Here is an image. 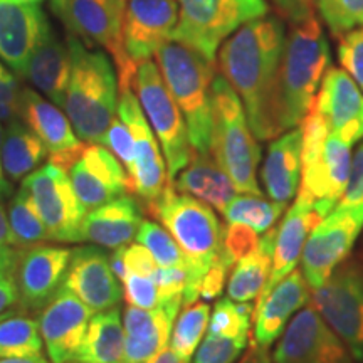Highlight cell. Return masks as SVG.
I'll list each match as a JSON object with an SVG mask.
<instances>
[{"instance_id":"cell-1","label":"cell","mask_w":363,"mask_h":363,"mask_svg":"<svg viewBox=\"0 0 363 363\" xmlns=\"http://www.w3.org/2000/svg\"><path fill=\"white\" fill-rule=\"evenodd\" d=\"M284 40L279 17L264 16L244 24L219 49L222 76L242 99L249 126L262 142L281 135L278 79Z\"/></svg>"},{"instance_id":"cell-2","label":"cell","mask_w":363,"mask_h":363,"mask_svg":"<svg viewBox=\"0 0 363 363\" xmlns=\"http://www.w3.org/2000/svg\"><path fill=\"white\" fill-rule=\"evenodd\" d=\"M163 224L187 257V284L182 306L199 299V286L222 246V225L214 208L169 184L155 202L145 207Z\"/></svg>"},{"instance_id":"cell-3","label":"cell","mask_w":363,"mask_h":363,"mask_svg":"<svg viewBox=\"0 0 363 363\" xmlns=\"http://www.w3.org/2000/svg\"><path fill=\"white\" fill-rule=\"evenodd\" d=\"M331 54L320 22L315 16L293 24L284 40L278 79L279 131L303 123L316 91L330 69Z\"/></svg>"},{"instance_id":"cell-4","label":"cell","mask_w":363,"mask_h":363,"mask_svg":"<svg viewBox=\"0 0 363 363\" xmlns=\"http://www.w3.org/2000/svg\"><path fill=\"white\" fill-rule=\"evenodd\" d=\"M71 78L65 110L84 143H101L118 110V76L104 52L89 51L76 35L67 38Z\"/></svg>"},{"instance_id":"cell-5","label":"cell","mask_w":363,"mask_h":363,"mask_svg":"<svg viewBox=\"0 0 363 363\" xmlns=\"http://www.w3.org/2000/svg\"><path fill=\"white\" fill-rule=\"evenodd\" d=\"M211 101L212 157L229 175L238 192L262 195L256 177L261 148L249 126L239 94L222 74L214 76L212 81Z\"/></svg>"},{"instance_id":"cell-6","label":"cell","mask_w":363,"mask_h":363,"mask_svg":"<svg viewBox=\"0 0 363 363\" xmlns=\"http://www.w3.org/2000/svg\"><path fill=\"white\" fill-rule=\"evenodd\" d=\"M301 131V185L298 199L306 201L325 219L338 206L347 189L352 145L330 131L313 106L303 120Z\"/></svg>"},{"instance_id":"cell-7","label":"cell","mask_w":363,"mask_h":363,"mask_svg":"<svg viewBox=\"0 0 363 363\" xmlns=\"http://www.w3.org/2000/svg\"><path fill=\"white\" fill-rule=\"evenodd\" d=\"M155 57L167 88L184 115L190 145L195 152L211 153L214 62L177 40H167Z\"/></svg>"},{"instance_id":"cell-8","label":"cell","mask_w":363,"mask_h":363,"mask_svg":"<svg viewBox=\"0 0 363 363\" xmlns=\"http://www.w3.org/2000/svg\"><path fill=\"white\" fill-rule=\"evenodd\" d=\"M179 21L170 40L216 62L219 48L247 22L267 16L266 0H177Z\"/></svg>"},{"instance_id":"cell-9","label":"cell","mask_w":363,"mask_h":363,"mask_svg":"<svg viewBox=\"0 0 363 363\" xmlns=\"http://www.w3.org/2000/svg\"><path fill=\"white\" fill-rule=\"evenodd\" d=\"M133 89H136L142 110L148 118L158 143L162 145L169 182L172 184L187 167L194 153L184 115L167 88L157 62L152 59L140 62L136 67Z\"/></svg>"},{"instance_id":"cell-10","label":"cell","mask_w":363,"mask_h":363,"mask_svg":"<svg viewBox=\"0 0 363 363\" xmlns=\"http://www.w3.org/2000/svg\"><path fill=\"white\" fill-rule=\"evenodd\" d=\"M51 11L86 48L106 49L118 69V89H133L136 66L128 57L121 34V19L110 0H52Z\"/></svg>"},{"instance_id":"cell-11","label":"cell","mask_w":363,"mask_h":363,"mask_svg":"<svg viewBox=\"0 0 363 363\" xmlns=\"http://www.w3.org/2000/svg\"><path fill=\"white\" fill-rule=\"evenodd\" d=\"M33 197L49 239L56 242H83V222L88 212L72 189L67 172L54 163H45L22 180Z\"/></svg>"},{"instance_id":"cell-12","label":"cell","mask_w":363,"mask_h":363,"mask_svg":"<svg viewBox=\"0 0 363 363\" xmlns=\"http://www.w3.org/2000/svg\"><path fill=\"white\" fill-rule=\"evenodd\" d=\"M363 230V202L337 206L313 227L301 254V272L313 289L320 288L355 246Z\"/></svg>"},{"instance_id":"cell-13","label":"cell","mask_w":363,"mask_h":363,"mask_svg":"<svg viewBox=\"0 0 363 363\" xmlns=\"http://www.w3.org/2000/svg\"><path fill=\"white\" fill-rule=\"evenodd\" d=\"M311 303L320 316L363 363V269L345 264L326 283L313 289Z\"/></svg>"},{"instance_id":"cell-14","label":"cell","mask_w":363,"mask_h":363,"mask_svg":"<svg viewBox=\"0 0 363 363\" xmlns=\"http://www.w3.org/2000/svg\"><path fill=\"white\" fill-rule=\"evenodd\" d=\"M116 113L128 126L133 138L135 165L128 174L131 192L138 195L147 207L155 202L170 184L165 157H162L157 136L145 118L142 104L133 89L120 91Z\"/></svg>"},{"instance_id":"cell-15","label":"cell","mask_w":363,"mask_h":363,"mask_svg":"<svg viewBox=\"0 0 363 363\" xmlns=\"http://www.w3.org/2000/svg\"><path fill=\"white\" fill-rule=\"evenodd\" d=\"M274 363H355L343 340L315 308L293 316L272 353Z\"/></svg>"},{"instance_id":"cell-16","label":"cell","mask_w":363,"mask_h":363,"mask_svg":"<svg viewBox=\"0 0 363 363\" xmlns=\"http://www.w3.org/2000/svg\"><path fill=\"white\" fill-rule=\"evenodd\" d=\"M177 21V0H128L121 19V34L131 61L138 66L155 56L158 49L172 39Z\"/></svg>"},{"instance_id":"cell-17","label":"cell","mask_w":363,"mask_h":363,"mask_svg":"<svg viewBox=\"0 0 363 363\" xmlns=\"http://www.w3.org/2000/svg\"><path fill=\"white\" fill-rule=\"evenodd\" d=\"M67 172L72 189L86 211L131 192L128 172L101 143H86L81 157Z\"/></svg>"},{"instance_id":"cell-18","label":"cell","mask_w":363,"mask_h":363,"mask_svg":"<svg viewBox=\"0 0 363 363\" xmlns=\"http://www.w3.org/2000/svg\"><path fill=\"white\" fill-rule=\"evenodd\" d=\"M71 249L35 244L19 252L13 278L21 294L22 308L39 311L65 284L71 261Z\"/></svg>"},{"instance_id":"cell-19","label":"cell","mask_w":363,"mask_h":363,"mask_svg":"<svg viewBox=\"0 0 363 363\" xmlns=\"http://www.w3.org/2000/svg\"><path fill=\"white\" fill-rule=\"evenodd\" d=\"M93 310L62 286L39 315V330L51 363L74 360Z\"/></svg>"},{"instance_id":"cell-20","label":"cell","mask_w":363,"mask_h":363,"mask_svg":"<svg viewBox=\"0 0 363 363\" xmlns=\"http://www.w3.org/2000/svg\"><path fill=\"white\" fill-rule=\"evenodd\" d=\"M21 118L39 136L48 152L49 162L66 172L83 153L86 143L76 135L69 118L61 108L26 88L21 94Z\"/></svg>"},{"instance_id":"cell-21","label":"cell","mask_w":363,"mask_h":363,"mask_svg":"<svg viewBox=\"0 0 363 363\" xmlns=\"http://www.w3.org/2000/svg\"><path fill=\"white\" fill-rule=\"evenodd\" d=\"M62 286L94 313L118 306L123 296L120 281L111 271L110 257L94 246L72 249Z\"/></svg>"},{"instance_id":"cell-22","label":"cell","mask_w":363,"mask_h":363,"mask_svg":"<svg viewBox=\"0 0 363 363\" xmlns=\"http://www.w3.org/2000/svg\"><path fill=\"white\" fill-rule=\"evenodd\" d=\"M51 29L39 4L0 0V59L19 76H26L30 56Z\"/></svg>"},{"instance_id":"cell-23","label":"cell","mask_w":363,"mask_h":363,"mask_svg":"<svg viewBox=\"0 0 363 363\" xmlns=\"http://www.w3.org/2000/svg\"><path fill=\"white\" fill-rule=\"evenodd\" d=\"M182 298L163 301L153 310L128 306L123 313L125 348L121 363H152L170 343Z\"/></svg>"},{"instance_id":"cell-24","label":"cell","mask_w":363,"mask_h":363,"mask_svg":"<svg viewBox=\"0 0 363 363\" xmlns=\"http://www.w3.org/2000/svg\"><path fill=\"white\" fill-rule=\"evenodd\" d=\"M311 106L343 142L353 145L363 138V94L343 69L330 67L326 71Z\"/></svg>"},{"instance_id":"cell-25","label":"cell","mask_w":363,"mask_h":363,"mask_svg":"<svg viewBox=\"0 0 363 363\" xmlns=\"http://www.w3.org/2000/svg\"><path fill=\"white\" fill-rule=\"evenodd\" d=\"M310 299L308 283L301 271L293 269L281 279L259 308L254 310V345L261 348H269L278 340L289 318L301 310Z\"/></svg>"},{"instance_id":"cell-26","label":"cell","mask_w":363,"mask_h":363,"mask_svg":"<svg viewBox=\"0 0 363 363\" xmlns=\"http://www.w3.org/2000/svg\"><path fill=\"white\" fill-rule=\"evenodd\" d=\"M321 217L318 212L310 206L306 201L296 197L294 206L289 208L288 214L284 216L283 222L278 227V234H276L274 254H272V267L269 279L259 294V299L256 301V308L261 306V303L267 298L271 289L284 279L286 276L291 272L299 261H301L303 249H305L306 238L313 230ZM254 308V310H256Z\"/></svg>"},{"instance_id":"cell-27","label":"cell","mask_w":363,"mask_h":363,"mask_svg":"<svg viewBox=\"0 0 363 363\" xmlns=\"http://www.w3.org/2000/svg\"><path fill=\"white\" fill-rule=\"evenodd\" d=\"M301 126L288 130L269 145L261 180L271 201L288 203L298 194L301 182Z\"/></svg>"},{"instance_id":"cell-28","label":"cell","mask_w":363,"mask_h":363,"mask_svg":"<svg viewBox=\"0 0 363 363\" xmlns=\"http://www.w3.org/2000/svg\"><path fill=\"white\" fill-rule=\"evenodd\" d=\"M49 101L65 108L71 78V49L52 29L34 49L26 76Z\"/></svg>"},{"instance_id":"cell-29","label":"cell","mask_w":363,"mask_h":363,"mask_svg":"<svg viewBox=\"0 0 363 363\" xmlns=\"http://www.w3.org/2000/svg\"><path fill=\"white\" fill-rule=\"evenodd\" d=\"M142 224V212L138 203L128 195H121L115 201L91 208L83 222V242L118 249L128 246L136 238Z\"/></svg>"},{"instance_id":"cell-30","label":"cell","mask_w":363,"mask_h":363,"mask_svg":"<svg viewBox=\"0 0 363 363\" xmlns=\"http://www.w3.org/2000/svg\"><path fill=\"white\" fill-rule=\"evenodd\" d=\"M172 185L179 192L192 195L219 212L224 211L238 192L212 153H199L195 150L187 167L175 177Z\"/></svg>"},{"instance_id":"cell-31","label":"cell","mask_w":363,"mask_h":363,"mask_svg":"<svg viewBox=\"0 0 363 363\" xmlns=\"http://www.w3.org/2000/svg\"><path fill=\"white\" fill-rule=\"evenodd\" d=\"M276 234L278 227H271L259 238L256 249L235 262L227 283V298L238 303H251L254 298H259L271 274Z\"/></svg>"},{"instance_id":"cell-32","label":"cell","mask_w":363,"mask_h":363,"mask_svg":"<svg viewBox=\"0 0 363 363\" xmlns=\"http://www.w3.org/2000/svg\"><path fill=\"white\" fill-rule=\"evenodd\" d=\"M125 330L120 308L96 311L91 316L88 331L74 360L84 363H121Z\"/></svg>"},{"instance_id":"cell-33","label":"cell","mask_w":363,"mask_h":363,"mask_svg":"<svg viewBox=\"0 0 363 363\" xmlns=\"http://www.w3.org/2000/svg\"><path fill=\"white\" fill-rule=\"evenodd\" d=\"M45 157V147L29 126L17 118L9 121L2 142V163L9 180H24L27 175L39 169Z\"/></svg>"},{"instance_id":"cell-34","label":"cell","mask_w":363,"mask_h":363,"mask_svg":"<svg viewBox=\"0 0 363 363\" xmlns=\"http://www.w3.org/2000/svg\"><path fill=\"white\" fill-rule=\"evenodd\" d=\"M286 203L269 202L262 195H234L222 211L227 224H242L251 227L257 234H264L283 214Z\"/></svg>"},{"instance_id":"cell-35","label":"cell","mask_w":363,"mask_h":363,"mask_svg":"<svg viewBox=\"0 0 363 363\" xmlns=\"http://www.w3.org/2000/svg\"><path fill=\"white\" fill-rule=\"evenodd\" d=\"M9 227L17 247H30L49 239L43 219L34 206L33 197L24 187L12 195L7 212Z\"/></svg>"},{"instance_id":"cell-36","label":"cell","mask_w":363,"mask_h":363,"mask_svg":"<svg viewBox=\"0 0 363 363\" xmlns=\"http://www.w3.org/2000/svg\"><path fill=\"white\" fill-rule=\"evenodd\" d=\"M43 347L38 321L26 316L0 320V358L40 355Z\"/></svg>"},{"instance_id":"cell-37","label":"cell","mask_w":363,"mask_h":363,"mask_svg":"<svg viewBox=\"0 0 363 363\" xmlns=\"http://www.w3.org/2000/svg\"><path fill=\"white\" fill-rule=\"evenodd\" d=\"M208 318H211V308L202 301L184 306V310L177 315L170 337V348L180 358L190 362V358L194 357L208 326Z\"/></svg>"},{"instance_id":"cell-38","label":"cell","mask_w":363,"mask_h":363,"mask_svg":"<svg viewBox=\"0 0 363 363\" xmlns=\"http://www.w3.org/2000/svg\"><path fill=\"white\" fill-rule=\"evenodd\" d=\"M254 306L251 303H238L230 298L217 299L208 318V333L217 337L247 340Z\"/></svg>"},{"instance_id":"cell-39","label":"cell","mask_w":363,"mask_h":363,"mask_svg":"<svg viewBox=\"0 0 363 363\" xmlns=\"http://www.w3.org/2000/svg\"><path fill=\"white\" fill-rule=\"evenodd\" d=\"M136 240L148 249V252L152 254V257L160 267L187 266V257L165 227L152 220H142L138 233H136Z\"/></svg>"},{"instance_id":"cell-40","label":"cell","mask_w":363,"mask_h":363,"mask_svg":"<svg viewBox=\"0 0 363 363\" xmlns=\"http://www.w3.org/2000/svg\"><path fill=\"white\" fill-rule=\"evenodd\" d=\"M321 19L333 38L363 26V0H315Z\"/></svg>"},{"instance_id":"cell-41","label":"cell","mask_w":363,"mask_h":363,"mask_svg":"<svg viewBox=\"0 0 363 363\" xmlns=\"http://www.w3.org/2000/svg\"><path fill=\"white\" fill-rule=\"evenodd\" d=\"M247 340H234L207 333L189 363H234L242 355Z\"/></svg>"},{"instance_id":"cell-42","label":"cell","mask_w":363,"mask_h":363,"mask_svg":"<svg viewBox=\"0 0 363 363\" xmlns=\"http://www.w3.org/2000/svg\"><path fill=\"white\" fill-rule=\"evenodd\" d=\"M259 242V234L242 224H227L222 227L220 256L233 267L235 262L251 254Z\"/></svg>"},{"instance_id":"cell-43","label":"cell","mask_w":363,"mask_h":363,"mask_svg":"<svg viewBox=\"0 0 363 363\" xmlns=\"http://www.w3.org/2000/svg\"><path fill=\"white\" fill-rule=\"evenodd\" d=\"M338 61L363 91V26L338 38Z\"/></svg>"},{"instance_id":"cell-44","label":"cell","mask_w":363,"mask_h":363,"mask_svg":"<svg viewBox=\"0 0 363 363\" xmlns=\"http://www.w3.org/2000/svg\"><path fill=\"white\" fill-rule=\"evenodd\" d=\"M125 288V301L128 306L143 308V310H153L160 305V291L155 281L148 276H140L128 272L126 278L121 281Z\"/></svg>"},{"instance_id":"cell-45","label":"cell","mask_w":363,"mask_h":363,"mask_svg":"<svg viewBox=\"0 0 363 363\" xmlns=\"http://www.w3.org/2000/svg\"><path fill=\"white\" fill-rule=\"evenodd\" d=\"M103 145L115 155L121 165L125 167L126 172L133 170L135 165V148H133V138H131V131L120 116L113 118L110 128H108L106 135H104Z\"/></svg>"},{"instance_id":"cell-46","label":"cell","mask_w":363,"mask_h":363,"mask_svg":"<svg viewBox=\"0 0 363 363\" xmlns=\"http://www.w3.org/2000/svg\"><path fill=\"white\" fill-rule=\"evenodd\" d=\"M21 94L19 81L0 65V121H11L21 116Z\"/></svg>"},{"instance_id":"cell-47","label":"cell","mask_w":363,"mask_h":363,"mask_svg":"<svg viewBox=\"0 0 363 363\" xmlns=\"http://www.w3.org/2000/svg\"><path fill=\"white\" fill-rule=\"evenodd\" d=\"M187 266L179 267H160L158 266L153 272L152 279L155 281L160 291V303L169 301L174 298L184 296L185 284H187Z\"/></svg>"},{"instance_id":"cell-48","label":"cell","mask_w":363,"mask_h":363,"mask_svg":"<svg viewBox=\"0 0 363 363\" xmlns=\"http://www.w3.org/2000/svg\"><path fill=\"white\" fill-rule=\"evenodd\" d=\"M229 269L230 266L227 264L224 257L220 256V252L217 254L214 262H212L206 274H203L201 286H199V298L206 299V301L219 298V294L222 293V289H224L225 286Z\"/></svg>"},{"instance_id":"cell-49","label":"cell","mask_w":363,"mask_h":363,"mask_svg":"<svg viewBox=\"0 0 363 363\" xmlns=\"http://www.w3.org/2000/svg\"><path fill=\"white\" fill-rule=\"evenodd\" d=\"M363 202V142L357 148L348 172V184L340 201V206H357Z\"/></svg>"},{"instance_id":"cell-50","label":"cell","mask_w":363,"mask_h":363,"mask_svg":"<svg viewBox=\"0 0 363 363\" xmlns=\"http://www.w3.org/2000/svg\"><path fill=\"white\" fill-rule=\"evenodd\" d=\"M123 257L126 271L133 272V274L148 276V278H152L153 272H155L158 267L155 259L152 257V254H150L148 249L143 247L142 244H128V246H125Z\"/></svg>"},{"instance_id":"cell-51","label":"cell","mask_w":363,"mask_h":363,"mask_svg":"<svg viewBox=\"0 0 363 363\" xmlns=\"http://www.w3.org/2000/svg\"><path fill=\"white\" fill-rule=\"evenodd\" d=\"M19 305L21 294L16 278H13L12 272L0 271V320H6V318L11 316V313Z\"/></svg>"},{"instance_id":"cell-52","label":"cell","mask_w":363,"mask_h":363,"mask_svg":"<svg viewBox=\"0 0 363 363\" xmlns=\"http://www.w3.org/2000/svg\"><path fill=\"white\" fill-rule=\"evenodd\" d=\"M313 2L315 0H272L279 13H283L291 24H296V22H301L313 16Z\"/></svg>"},{"instance_id":"cell-53","label":"cell","mask_w":363,"mask_h":363,"mask_svg":"<svg viewBox=\"0 0 363 363\" xmlns=\"http://www.w3.org/2000/svg\"><path fill=\"white\" fill-rule=\"evenodd\" d=\"M2 142H4V128L0 125V201H6L13 195L12 182L7 179L6 172H4V163H2Z\"/></svg>"},{"instance_id":"cell-54","label":"cell","mask_w":363,"mask_h":363,"mask_svg":"<svg viewBox=\"0 0 363 363\" xmlns=\"http://www.w3.org/2000/svg\"><path fill=\"white\" fill-rule=\"evenodd\" d=\"M108 257H110V266H111L113 274L116 276L118 281H123L126 278V274H128V271H126V264H125V257H123V247L113 249V254Z\"/></svg>"},{"instance_id":"cell-55","label":"cell","mask_w":363,"mask_h":363,"mask_svg":"<svg viewBox=\"0 0 363 363\" xmlns=\"http://www.w3.org/2000/svg\"><path fill=\"white\" fill-rule=\"evenodd\" d=\"M19 252H16L11 246H0V271L12 272L16 271Z\"/></svg>"},{"instance_id":"cell-56","label":"cell","mask_w":363,"mask_h":363,"mask_svg":"<svg viewBox=\"0 0 363 363\" xmlns=\"http://www.w3.org/2000/svg\"><path fill=\"white\" fill-rule=\"evenodd\" d=\"M0 246H11L13 247V235L11 227H9V220L6 212H4V207L0 206Z\"/></svg>"},{"instance_id":"cell-57","label":"cell","mask_w":363,"mask_h":363,"mask_svg":"<svg viewBox=\"0 0 363 363\" xmlns=\"http://www.w3.org/2000/svg\"><path fill=\"white\" fill-rule=\"evenodd\" d=\"M242 363H274L267 355V348H261L257 345H252L251 352L244 358Z\"/></svg>"},{"instance_id":"cell-58","label":"cell","mask_w":363,"mask_h":363,"mask_svg":"<svg viewBox=\"0 0 363 363\" xmlns=\"http://www.w3.org/2000/svg\"><path fill=\"white\" fill-rule=\"evenodd\" d=\"M152 363H189V362L177 355V353L172 350L170 347H167V348H163L160 353H158V357Z\"/></svg>"},{"instance_id":"cell-59","label":"cell","mask_w":363,"mask_h":363,"mask_svg":"<svg viewBox=\"0 0 363 363\" xmlns=\"http://www.w3.org/2000/svg\"><path fill=\"white\" fill-rule=\"evenodd\" d=\"M0 363H51L43 355L19 357V358H0Z\"/></svg>"},{"instance_id":"cell-60","label":"cell","mask_w":363,"mask_h":363,"mask_svg":"<svg viewBox=\"0 0 363 363\" xmlns=\"http://www.w3.org/2000/svg\"><path fill=\"white\" fill-rule=\"evenodd\" d=\"M111 2V7L113 11H115V13L120 19H123V12H125V7H126V2L128 0H110Z\"/></svg>"},{"instance_id":"cell-61","label":"cell","mask_w":363,"mask_h":363,"mask_svg":"<svg viewBox=\"0 0 363 363\" xmlns=\"http://www.w3.org/2000/svg\"><path fill=\"white\" fill-rule=\"evenodd\" d=\"M11 2H19V4H40L44 0H11Z\"/></svg>"},{"instance_id":"cell-62","label":"cell","mask_w":363,"mask_h":363,"mask_svg":"<svg viewBox=\"0 0 363 363\" xmlns=\"http://www.w3.org/2000/svg\"><path fill=\"white\" fill-rule=\"evenodd\" d=\"M67 363H84V362H79V360H71V362H67Z\"/></svg>"}]
</instances>
